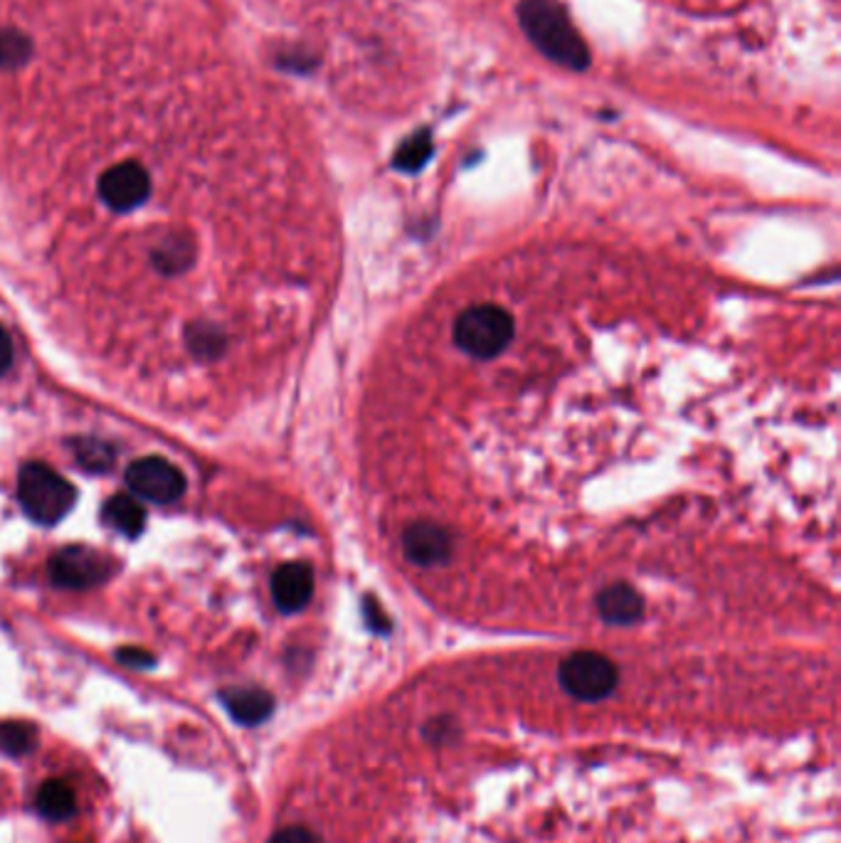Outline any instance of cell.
I'll list each match as a JSON object with an SVG mask.
<instances>
[{
	"instance_id": "obj_11",
	"label": "cell",
	"mask_w": 841,
	"mask_h": 843,
	"mask_svg": "<svg viewBox=\"0 0 841 843\" xmlns=\"http://www.w3.org/2000/svg\"><path fill=\"white\" fill-rule=\"evenodd\" d=\"M600 617L608 624H632L642 617V597L630 585H614L600 594L598 600Z\"/></svg>"
},
{
	"instance_id": "obj_6",
	"label": "cell",
	"mask_w": 841,
	"mask_h": 843,
	"mask_svg": "<svg viewBox=\"0 0 841 843\" xmlns=\"http://www.w3.org/2000/svg\"><path fill=\"white\" fill-rule=\"evenodd\" d=\"M126 483L138 499L150 503H174L186 491V479L174 464L160 457H146L126 469Z\"/></svg>"
},
{
	"instance_id": "obj_10",
	"label": "cell",
	"mask_w": 841,
	"mask_h": 843,
	"mask_svg": "<svg viewBox=\"0 0 841 843\" xmlns=\"http://www.w3.org/2000/svg\"><path fill=\"white\" fill-rule=\"evenodd\" d=\"M220 700L240 726H260L274 712V698L262 688H230Z\"/></svg>"
},
{
	"instance_id": "obj_18",
	"label": "cell",
	"mask_w": 841,
	"mask_h": 843,
	"mask_svg": "<svg viewBox=\"0 0 841 843\" xmlns=\"http://www.w3.org/2000/svg\"><path fill=\"white\" fill-rule=\"evenodd\" d=\"M267 843H321L314 831L307 826H287L269 839Z\"/></svg>"
},
{
	"instance_id": "obj_15",
	"label": "cell",
	"mask_w": 841,
	"mask_h": 843,
	"mask_svg": "<svg viewBox=\"0 0 841 843\" xmlns=\"http://www.w3.org/2000/svg\"><path fill=\"white\" fill-rule=\"evenodd\" d=\"M433 154V136L429 132H419L413 138H407L395 156V166L403 170H417L425 166V160Z\"/></svg>"
},
{
	"instance_id": "obj_7",
	"label": "cell",
	"mask_w": 841,
	"mask_h": 843,
	"mask_svg": "<svg viewBox=\"0 0 841 843\" xmlns=\"http://www.w3.org/2000/svg\"><path fill=\"white\" fill-rule=\"evenodd\" d=\"M148 192H150L148 173L138 164H134V160H126V164L110 168L100 180L102 200L116 212L136 210L138 205L146 202Z\"/></svg>"
},
{
	"instance_id": "obj_8",
	"label": "cell",
	"mask_w": 841,
	"mask_h": 843,
	"mask_svg": "<svg viewBox=\"0 0 841 843\" xmlns=\"http://www.w3.org/2000/svg\"><path fill=\"white\" fill-rule=\"evenodd\" d=\"M274 604L284 614H297L314 597V570L307 562H284L272 577Z\"/></svg>"
},
{
	"instance_id": "obj_12",
	"label": "cell",
	"mask_w": 841,
	"mask_h": 843,
	"mask_svg": "<svg viewBox=\"0 0 841 843\" xmlns=\"http://www.w3.org/2000/svg\"><path fill=\"white\" fill-rule=\"evenodd\" d=\"M38 812L48 821H68L77 814V794L62 780H48L35 794Z\"/></svg>"
},
{
	"instance_id": "obj_3",
	"label": "cell",
	"mask_w": 841,
	"mask_h": 843,
	"mask_svg": "<svg viewBox=\"0 0 841 843\" xmlns=\"http://www.w3.org/2000/svg\"><path fill=\"white\" fill-rule=\"evenodd\" d=\"M516 321L506 309L479 304L467 309L455 323V343L461 353L477 361H491L513 341Z\"/></svg>"
},
{
	"instance_id": "obj_2",
	"label": "cell",
	"mask_w": 841,
	"mask_h": 843,
	"mask_svg": "<svg viewBox=\"0 0 841 843\" xmlns=\"http://www.w3.org/2000/svg\"><path fill=\"white\" fill-rule=\"evenodd\" d=\"M18 499L30 521L55 525L77 501L74 486L42 461H30L18 473Z\"/></svg>"
},
{
	"instance_id": "obj_13",
	"label": "cell",
	"mask_w": 841,
	"mask_h": 843,
	"mask_svg": "<svg viewBox=\"0 0 841 843\" xmlns=\"http://www.w3.org/2000/svg\"><path fill=\"white\" fill-rule=\"evenodd\" d=\"M104 518L114 531L124 533L126 538H136L146 525L144 506L134 501L132 496H112L110 503L104 506Z\"/></svg>"
},
{
	"instance_id": "obj_19",
	"label": "cell",
	"mask_w": 841,
	"mask_h": 843,
	"mask_svg": "<svg viewBox=\"0 0 841 843\" xmlns=\"http://www.w3.org/2000/svg\"><path fill=\"white\" fill-rule=\"evenodd\" d=\"M116 658L124 666H128V668H150V666L156 664L154 656H150L148 652H144V648H134V646L122 648V652L116 654Z\"/></svg>"
},
{
	"instance_id": "obj_16",
	"label": "cell",
	"mask_w": 841,
	"mask_h": 843,
	"mask_svg": "<svg viewBox=\"0 0 841 843\" xmlns=\"http://www.w3.org/2000/svg\"><path fill=\"white\" fill-rule=\"evenodd\" d=\"M74 457H77L82 467L90 471H106L114 461L112 449L106 447L104 441H94V439L74 441Z\"/></svg>"
},
{
	"instance_id": "obj_1",
	"label": "cell",
	"mask_w": 841,
	"mask_h": 843,
	"mask_svg": "<svg viewBox=\"0 0 841 843\" xmlns=\"http://www.w3.org/2000/svg\"><path fill=\"white\" fill-rule=\"evenodd\" d=\"M519 23L523 35L543 58L573 72L590 67V50L580 38L568 10L558 0H521Z\"/></svg>"
},
{
	"instance_id": "obj_14",
	"label": "cell",
	"mask_w": 841,
	"mask_h": 843,
	"mask_svg": "<svg viewBox=\"0 0 841 843\" xmlns=\"http://www.w3.org/2000/svg\"><path fill=\"white\" fill-rule=\"evenodd\" d=\"M38 745V730L32 722L23 720H3L0 722V752L10 754V758H20L35 750Z\"/></svg>"
},
{
	"instance_id": "obj_20",
	"label": "cell",
	"mask_w": 841,
	"mask_h": 843,
	"mask_svg": "<svg viewBox=\"0 0 841 843\" xmlns=\"http://www.w3.org/2000/svg\"><path fill=\"white\" fill-rule=\"evenodd\" d=\"M10 363H13V343H10L6 329L0 326V375L8 373Z\"/></svg>"
},
{
	"instance_id": "obj_17",
	"label": "cell",
	"mask_w": 841,
	"mask_h": 843,
	"mask_svg": "<svg viewBox=\"0 0 841 843\" xmlns=\"http://www.w3.org/2000/svg\"><path fill=\"white\" fill-rule=\"evenodd\" d=\"M30 52V42L25 35L18 32H0V67H13V64L25 62Z\"/></svg>"
},
{
	"instance_id": "obj_9",
	"label": "cell",
	"mask_w": 841,
	"mask_h": 843,
	"mask_svg": "<svg viewBox=\"0 0 841 843\" xmlns=\"http://www.w3.org/2000/svg\"><path fill=\"white\" fill-rule=\"evenodd\" d=\"M451 550V538L442 525L415 523L405 533V553L417 565H437L445 562Z\"/></svg>"
},
{
	"instance_id": "obj_5",
	"label": "cell",
	"mask_w": 841,
	"mask_h": 843,
	"mask_svg": "<svg viewBox=\"0 0 841 843\" xmlns=\"http://www.w3.org/2000/svg\"><path fill=\"white\" fill-rule=\"evenodd\" d=\"M112 572H114V565L110 558L84 545L62 548L60 553L52 555V562H50L52 582H55L58 587H68V590L96 587L102 585L104 580H110Z\"/></svg>"
},
{
	"instance_id": "obj_4",
	"label": "cell",
	"mask_w": 841,
	"mask_h": 843,
	"mask_svg": "<svg viewBox=\"0 0 841 843\" xmlns=\"http://www.w3.org/2000/svg\"><path fill=\"white\" fill-rule=\"evenodd\" d=\"M560 686L578 700L608 698L620 684V668L600 652H575L560 664Z\"/></svg>"
}]
</instances>
